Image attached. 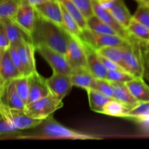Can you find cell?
Returning <instances> with one entry per match:
<instances>
[{"label":"cell","instance_id":"9a60e30c","mask_svg":"<svg viewBox=\"0 0 149 149\" xmlns=\"http://www.w3.org/2000/svg\"><path fill=\"white\" fill-rule=\"evenodd\" d=\"M92 5H93V10L95 15L97 16L100 20L114 29L119 36L125 39H129L130 33L128 32L127 29L121 26L108 10L102 7L96 0H92Z\"/></svg>","mask_w":149,"mask_h":149},{"label":"cell","instance_id":"5b68a950","mask_svg":"<svg viewBox=\"0 0 149 149\" xmlns=\"http://www.w3.org/2000/svg\"><path fill=\"white\" fill-rule=\"evenodd\" d=\"M79 38L95 49L106 46L124 47L128 43V39L119 35L100 33L86 29L81 30Z\"/></svg>","mask_w":149,"mask_h":149},{"label":"cell","instance_id":"f35d334b","mask_svg":"<svg viewBox=\"0 0 149 149\" xmlns=\"http://www.w3.org/2000/svg\"><path fill=\"white\" fill-rule=\"evenodd\" d=\"M10 46V44L8 38H7V33H6L5 29H4V25L0 19V49L5 50V49H8Z\"/></svg>","mask_w":149,"mask_h":149},{"label":"cell","instance_id":"f1b7e54d","mask_svg":"<svg viewBox=\"0 0 149 149\" xmlns=\"http://www.w3.org/2000/svg\"><path fill=\"white\" fill-rule=\"evenodd\" d=\"M20 0H0V19H13L17 11Z\"/></svg>","mask_w":149,"mask_h":149},{"label":"cell","instance_id":"74e56055","mask_svg":"<svg viewBox=\"0 0 149 149\" xmlns=\"http://www.w3.org/2000/svg\"><path fill=\"white\" fill-rule=\"evenodd\" d=\"M142 54L143 78L149 81V46L143 42H142Z\"/></svg>","mask_w":149,"mask_h":149},{"label":"cell","instance_id":"ffe728a7","mask_svg":"<svg viewBox=\"0 0 149 149\" xmlns=\"http://www.w3.org/2000/svg\"><path fill=\"white\" fill-rule=\"evenodd\" d=\"M127 88L138 101L149 102V86L142 77H135L125 82Z\"/></svg>","mask_w":149,"mask_h":149},{"label":"cell","instance_id":"277c9868","mask_svg":"<svg viewBox=\"0 0 149 149\" xmlns=\"http://www.w3.org/2000/svg\"><path fill=\"white\" fill-rule=\"evenodd\" d=\"M63 106V100H58L49 93L42 98L26 104L23 111L30 117L45 120Z\"/></svg>","mask_w":149,"mask_h":149},{"label":"cell","instance_id":"cb8c5ba5","mask_svg":"<svg viewBox=\"0 0 149 149\" xmlns=\"http://www.w3.org/2000/svg\"><path fill=\"white\" fill-rule=\"evenodd\" d=\"M98 55H102L120 65L125 71L123 60L122 47L106 46L96 49ZM129 73V72H128Z\"/></svg>","mask_w":149,"mask_h":149},{"label":"cell","instance_id":"b9f144b4","mask_svg":"<svg viewBox=\"0 0 149 149\" xmlns=\"http://www.w3.org/2000/svg\"><path fill=\"white\" fill-rule=\"evenodd\" d=\"M96 1L102 7L106 9V10H109L116 2V0H96Z\"/></svg>","mask_w":149,"mask_h":149},{"label":"cell","instance_id":"7c38bea8","mask_svg":"<svg viewBox=\"0 0 149 149\" xmlns=\"http://www.w3.org/2000/svg\"><path fill=\"white\" fill-rule=\"evenodd\" d=\"M82 42V41H81ZM87 58V70L96 79H106L107 71L96 49L83 42Z\"/></svg>","mask_w":149,"mask_h":149},{"label":"cell","instance_id":"bcb514c9","mask_svg":"<svg viewBox=\"0 0 149 149\" xmlns=\"http://www.w3.org/2000/svg\"><path fill=\"white\" fill-rule=\"evenodd\" d=\"M1 51H2V50H1V49H0V57H1Z\"/></svg>","mask_w":149,"mask_h":149},{"label":"cell","instance_id":"603a6c76","mask_svg":"<svg viewBox=\"0 0 149 149\" xmlns=\"http://www.w3.org/2000/svg\"><path fill=\"white\" fill-rule=\"evenodd\" d=\"M88 95L89 103L91 110L97 113H103V108L105 105L112 99V97H107L100 93L95 89H87L86 90Z\"/></svg>","mask_w":149,"mask_h":149},{"label":"cell","instance_id":"ac0fdd59","mask_svg":"<svg viewBox=\"0 0 149 149\" xmlns=\"http://www.w3.org/2000/svg\"><path fill=\"white\" fill-rule=\"evenodd\" d=\"M113 88V98L125 105L129 110L137 106L139 101L135 98L125 83L111 82Z\"/></svg>","mask_w":149,"mask_h":149},{"label":"cell","instance_id":"7a4b0ae2","mask_svg":"<svg viewBox=\"0 0 149 149\" xmlns=\"http://www.w3.org/2000/svg\"><path fill=\"white\" fill-rule=\"evenodd\" d=\"M128 40V43L122 47L125 71L135 77L143 78L142 42L131 34Z\"/></svg>","mask_w":149,"mask_h":149},{"label":"cell","instance_id":"7bdbcfd3","mask_svg":"<svg viewBox=\"0 0 149 149\" xmlns=\"http://www.w3.org/2000/svg\"><path fill=\"white\" fill-rule=\"evenodd\" d=\"M26 1H27V2L29 3V4H31V6L36 7V5H39V4H42V3L45 2V1H49V0H26Z\"/></svg>","mask_w":149,"mask_h":149},{"label":"cell","instance_id":"6da1fadb","mask_svg":"<svg viewBox=\"0 0 149 149\" xmlns=\"http://www.w3.org/2000/svg\"><path fill=\"white\" fill-rule=\"evenodd\" d=\"M31 39L34 47L45 46L65 55L67 31L62 26L44 18L38 13Z\"/></svg>","mask_w":149,"mask_h":149},{"label":"cell","instance_id":"f907efd6","mask_svg":"<svg viewBox=\"0 0 149 149\" xmlns=\"http://www.w3.org/2000/svg\"><path fill=\"white\" fill-rule=\"evenodd\" d=\"M20 1H21V0H20Z\"/></svg>","mask_w":149,"mask_h":149},{"label":"cell","instance_id":"44dd1931","mask_svg":"<svg viewBox=\"0 0 149 149\" xmlns=\"http://www.w3.org/2000/svg\"><path fill=\"white\" fill-rule=\"evenodd\" d=\"M108 11L113 15L121 26H123L125 29H127L132 15L125 5L124 0H116V2Z\"/></svg>","mask_w":149,"mask_h":149},{"label":"cell","instance_id":"d6986e66","mask_svg":"<svg viewBox=\"0 0 149 149\" xmlns=\"http://www.w3.org/2000/svg\"><path fill=\"white\" fill-rule=\"evenodd\" d=\"M0 101L2 104L10 109L24 110L26 106V103L20 98L15 89L13 80L8 81L6 84L4 93L0 98Z\"/></svg>","mask_w":149,"mask_h":149},{"label":"cell","instance_id":"8992f818","mask_svg":"<svg viewBox=\"0 0 149 149\" xmlns=\"http://www.w3.org/2000/svg\"><path fill=\"white\" fill-rule=\"evenodd\" d=\"M65 58L74 71L87 70V58L82 42L79 37L67 32Z\"/></svg>","mask_w":149,"mask_h":149},{"label":"cell","instance_id":"5bb4252c","mask_svg":"<svg viewBox=\"0 0 149 149\" xmlns=\"http://www.w3.org/2000/svg\"><path fill=\"white\" fill-rule=\"evenodd\" d=\"M28 77L29 83V93L27 103L36 101L50 93L47 86L46 79L42 77L37 71L33 72Z\"/></svg>","mask_w":149,"mask_h":149},{"label":"cell","instance_id":"ab89813d","mask_svg":"<svg viewBox=\"0 0 149 149\" xmlns=\"http://www.w3.org/2000/svg\"><path fill=\"white\" fill-rule=\"evenodd\" d=\"M9 52H10V56H11L15 65H16L17 68L18 69L20 74H21V76H23V74H24L23 67V65H22L21 61H20V58H19L18 55H17V51H16L15 47L10 46V47H9Z\"/></svg>","mask_w":149,"mask_h":149},{"label":"cell","instance_id":"f546056e","mask_svg":"<svg viewBox=\"0 0 149 149\" xmlns=\"http://www.w3.org/2000/svg\"><path fill=\"white\" fill-rule=\"evenodd\" d=\"M61 9H62L63 15V28L70 34L79 37L81 31V28L74 20V17L65 10L62 5H61Z\"/></svg>","mask_w":149,"mask_h":149},{"label":"cell","instance_id":"30bf717a","mask_svg":"<svg viewBox=\"0 0 149 149\" xmlns=\"http://www.w3.org/2000/svg\"><path fill=\"white\" fill-rule=\"evenodd\" d=\"M46 84L50 94L60 100H63L73 87L70 75L54 71L49 78L46 79Z\"/></svg>","mask_w":149,"mask_h":149},{"label":"cell","instance_id":"ba28073f","mask_svg":"<svg viewBox=\"0 0 149 149\" xmlns=\"http://www.w3.org/2000/svg\"><path fill=\"white\" fill-rule=\"evenodd\" d=\"M35 50L37 51L47 62L50 65L54 72H58L60 74L71 75L74 72L71 68L65 55L45 46H39L35 47Z\"/></svg>","mask_w":149,"mask_h":149},{"label":"cell","instance_id":"c3c4849f","mask_svg":"<svg viewBox=\"0 0 149 149\" xmlns=\"http://www.w3.org/2000/svg\"><path fill=\"white\" fill-rule=\"evenodd\" d=\"M146 5H148V7H149V4H146Z\"/></svg>","mask_w":149,"mask_h":149},{"label":"cell","instance_id":"7dc6e473","mask_svg":"<svg viewBox=\"0 0 149 149\" xmlns=\"http://www.w3.org/2000/svg\"><path fill=\"white\" fill-rule=\"evenodd\" d=\"M146 44H147V45H148V46H149V42H147V43H146Z\"/></svg>","mask_w":149,"mask_h":149},{"label":"cell","instance_id":"4fadbf2b","mask_svg":"<svg viewBox=\"0 0 149 149\" xmlns=\"http://www.w3.org/2000/svg\"><path fill=\"white\" fill-rule=\"evenodd\" d=\"M34 8L39 15L63 27L62 9L58 0L45 1Z\"/></svg>","mask_w":149,"mask_h":149},{"label":"cell","instance_id":"9c48e42d","mask_svg":"<svg viewBox=\"0 0 149 149\" xmlns=\"http://www.w3.org/2000/svg\"><path fill=\"white\" fill-rule=\"evenodd\" d=\"M37 13L34 7L27 2L26 0L20 1L17 11L13 20L31 36L36 23Z\"/></svg>","mask_w":149,"mask_h":149},{"label":"cell","instance_id":"8d00e7d4","mask_svg":"<svg viewBox=\"0 0 149 149\" xmlns=\"http://www.w3.org/2000/svg\"><path fill=\"white\" fill-rule=\"evenodd\" d=\"M17 132H19V130L13 127L7 121L0 116V135L8 138Z\"/></svg>","mask_w":149,"mask_h":149},{"label":"cell","instance_id":"8fae6325","mask_svg":"<svg viewBox=\"0 0 149 149\" xmlns=\"http://www.w3.org/2000/svg\"><path fill=\"white\" fill-rule=\"evenodd\" d=\"M23 67V76L29 77L36 71L35 63V47L32 42L23 40L18 45L15 47Z\"/></svg>","mask_w":149,"mask_h":149},{"label":"cell","instance_id":"2e32d148","mask_svg":"<svg viewBox=\"0 0 149 149\" xmlns=\"http://www.w3.org/2000/svg\"><path fill=\"white\" fill-rule=\"evenodd\" d=\"M5 29L7 38L10 42V46L16 47L23 40L31 42V36H29L24 31L20 29L18 25L11 18L1 19Z\"/></svg>","mask_w":149,"mask_h":149},{"label":"cell","instance_id":"f6af8a7d","mask_svg":"<svg viewBox=\"0 0 149 149\" xmlns=\"http://www.w3.org/2000/svg\"><path fill=\"white\" fill-rule=\"evenodd\" d=\"M139 2L143 3L145 4H149V0H140Z\"/></svg>","mask_w":149,"mask_h":149},{"label":"cell","instance_id":"d590c367","mask_svg":"<svg viewBox=\"0 0 149 149\" xmlns=\"http://www.w3.org/2000/svg\"><path fill=\"white\" fill-rule=\"evenodd\" d=\"M71 1L77 6V8L80 10L86 19L94 15L92 0H71Z\"/></svg>","mask_w":149,"mask_h":149},{"label":"cell","instance_id":"52a82bcc","mask_svg":"<svg viewBox=\"0 0 149 149\" xmlns=\"http://www.w3.org/2000/svg\"><path fill=\"white\" fill-rule=\"evenodd\" d=\"M0 116L17 130L31 129L39 126L44 120L28 116L23 110L10 109L0 101Z\"/></svg>","mask_w":149,"mask_h":149},{"label":"cell","instance_id":"7402d4cb","mask_svg":"<svg viewBox=\"0 0 149 149\" xmlns=\"http://www.w3.org/2000/svg\"><path fill=\"white\" fill-rule=\"evenodd\" d=\"M70 77L73 86L81 87L84 90L93 89L94 87L95 78L87 70L74 71L70 75Z\"/></svg>","mask_w":149,"mask_h":149},{"label":"cell","instance_id":"60d3db41","mask_svg":"<svg viewBox=\"0 0 149 149\" xmlns=\"http://www.w3.org/2000/svg\"><path fill=\"white\" fill-rule=\"evenodd\" d=\"M100 58L102 63H103V65H104V66L106 67V68L107 70H124L120 65H118L117 63H116L113 61H111V60L108 59V58H105V57L102 56V55H100Z\"/></svg>","mask_w":149,"mask_h":149},{"label":"cell","instance_id":"83f0119b","mask_svg":"<svg viewBox=\"0 0 149 149\" xmlns=\"http://www.w3.org/2000/svg\"><path fill=\"white\" fill-rule=\"evenodd\" d=\"M60 4L65 8V10L72 16L77 21L81 30L87 28V19L84 17L82 13L77 7V6L72 2L71 0H58Z\"/></svg>","mask_w":149,"mask_h":149},{"label":"cell","instance_id":"4316f807","mask_svg":"<svg viewBox=\"0 0 149 149\" xmlns=\"http://www.w3.org/2000/svg\"><path fill=\"white\" fill-rule=\"evenodd\" d=\"M87 29H90L95 32L100 33H108V34L119 35L117 32L112 29L111 26L106 24L103 21L98 18L96 15L90 16L87 19Z\"/></svg>","mask_w":149,"mask_h":149},{"label":"cell","instance_id":"484cf974","mask_svg":"<svg viewBox=\"0 0 149 149\" xmlns=\"http://www.w3.org/2000/svg\"><path fill=\"white\" fill-rule=\"evenodd\" d=\"M127 31L131 35L142 42H149V28L144 26L132 17L127 26Z\"/></svg>","mask_w":149,"mask_h":149},{"label":"cell","instance_id":"d6a6232c","mask_svg":"<svg viewBox=\"0 0 149 149\" xmlns=\"http://www.w3.org/2000/svg\"><path fill=\"white\" fill-rule=\"evenodd\" d=\"M148 116H149V102H140L135 107L128 111L127 118L138 121Z\"/></svg>","mask_w":149,"mask_h":149},{"label":"cell","instance_id":"d4e9b609","mask_svg":"<svg viewBox=\"0 0 149 149\" xmlns=\"http://www.w3.org/2000/svg\"><path fill=\"white\" fill-rule=\"evenodd\" d=\"M129 111L125 105L112 98L105 105L103 113L111 116L127 118Z\"/></svg>","mask_w":149,"mask_h":149},{"label":"cell","instance_id":"e0dca14e","mask_svg":"<svg viewBox=\"0 0 149 149\" xmlns=\"http://www.w3.org/2000/svg\"><path fill=\"white\" fill-rule=\"evenodd\" d=\"M0 76L6 82L21 76L10 56L9 48L1 51L0 57Z\"/></svg>","mask_w":149,"mask_h":149},{"label":"cell","instance_id":"681fc988","mask_svg":"<svg viewBox=\"0 0 149 149\" xmlns=\"http://www.w3.org/2000/svg\"><path fill=\"white\" fill-rule=\"evenodd\" d=\"M137 1H140V0H137Z\"/></svg>","mask_w":149,"mask_h":149},{"label":"cell","instance_id":"3957f363","mask_svg":"<svg viewBox=\"0 0 149 149\" xmlns=\"http://www.w3.org/2000/svg\"><path fill=\"white\" fill-rule=\"evenodd\" d=\"M40 135L38 136L44 138L50 139H71V140H96L99 139L97 137L88 134L82 133L69 129L63 126L54 119L52 116L42 122Z\"/></svg>","mask_w":149,"mask_h":149},{"label":"cell","instance_id":"1f68e13d","mask_svg":"<svg viewBox=\"0 0 149 149\" xmlns=\"http://www.w3.org/2000/svg\"><path fill=\"white\" fill-rule=\"evenodd\" d=\"M135 77L124 70H108L106 79L111 82H127Z\"/></svg>","mask_w":149,"mask_h":149},{"label":"cell","instance_id":"4dcf8cb0","mask_svg":"<svg viewBox=\"0 0 149 149\" xmlns=\"http://www.w3.org/2000/svg\"><path fill=\"white\" fill-rule=\"evenodd\" d=\"M13 82L18 95L26 104L28 98H29V77L26 76H20L13 79Z\"/></svg>","mask_w":149,"mask_h":149},{"label":"cell","instance_id":"836d02e7","mask_svg":"<svg viewBox=\"0 0 149 149\" xmlns=\"http://www.w3.org/2000/svg\"><path fill=\"white\" fill-rule=\"evenodd\" d=\"M132 17L144 26L149 28V7L143 3L139 2L137 10Z\"/></svg>","mask_w":149,"mask_h":149},{"label":"cell","instance_id":"ee69618b","mask_svg":"<svg viewBox=\"0 0 149 149\" xmlns=\"http://www.w3.org/2000/svg\"><path fill=\"white\" fill-rule=\"evenodd\" d=\"M7 83V82H6V81L3 79L2 77L0 76V98H1L3 93H4V89H5Z\"/></svg>","mask_w":149,"mask_h":149},{"label":"cell","instance_id":"e575fe53","mask_svg":"<svg viewBox=\"0 0 149 149\" xmlns=\"http://www.w3.org/2000/svg\"><path fill=\"white\" fill-rule=\"evenodd\" d=\"M93 89L97 90L100 93L107 97L113 98V88L111 82L106 79H96L95 80V85Z\"/></svg>","mask_w":149,"mask_h":149}]
</instances>
